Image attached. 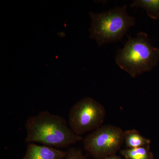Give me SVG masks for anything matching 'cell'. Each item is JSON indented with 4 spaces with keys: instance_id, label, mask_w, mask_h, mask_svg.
<instances>
[{
    "instance_id": "10",
    "label": "cell",
    "mask_w": 159,
    "mask_h": 159,
    "mask_svg": "<svg viewBox=\"0 0 159 159\" xmlns=\"http://www.w3.org/2000/svg\"><path fill=\"white\" fill-rule=\"evenodd\" d=\"M64 159H84L81 151L71 148L67 152Z\"/></svg>"
},
{
    "instance_id": "3",
    "label": "cell",
    "mask_w": 159,
    "mask_h": 159,
    "mask_svg": "<svg viewBox=\"0 0 159 159\" xmlns=\"http://www.w3.org/2000/svg\"><path fill=\"white\" fill-rule=\"evenodd\" d=\"M127 6L117 7L102 13L90 12V38L101 46L121 40L136 20L127 13Z\"/></svg>"
},
{
    "instance_id": "7",
    "label": "cell",
    "mask_w": 159,
    "mask_h": 159,
    "mask_svg": "<svg viewBox=\"0 0 159 159\" xmlns=\"http://www.w3.org/2000/svg\"><path fill=\"white\" fill-rule=\"evenodd\" d=\"M124 142L128 148H138L150 145V140L142 136L138 131L131 129L124 133Z\"/></svg>"
},
{
    "instance_id": "8",
    "label": "cell",
    "mask_w": 159,
    "mask_h": 159,
    "mask_svg": "<svg viewBox=\"0 0 159 159\" xmlns=\"http://www.w3.org/2000/svg\"><path fill=\"white\" fill-rule=\"evenodd\" d=\"M131 6L142 8L145 9L149 17L159 20V0H135Z\"/></svg>"
},
{
    "instance_id": "2",
    "label": "cell",
    "mask_w": 159,
    "mask_h": 159,
    "mask_svg": "<svg viewBox=\"0 0 159 159\" xmlns=\"http://www.w3.org/2000/svg\"><path fill=\"white\" fill-rule=\"evenodd\" d=\"M159 61V49L152 45L148 34L143 32L136 37L129 36L116 59L117 65L133 78L151 70Z\"/></svg>"
},
{
    "instance_id": "11",
    "label": "cell",
    "mask_w": 159,
    "mask_h": 159,
    "mask_svg": "<svg viewBox=\"0 0 159 159\" xmlns=\"http://www.w3.org/2000/svg\"><path fill=\"white\" fill-rule=\"evenodd\" d=\"M102 159H121L119 157L115 156H108L106 157L103 158Z\"/></svg>"
},
{
    "instance_id": "5",
    "label": "cell",
    "mask_w": 159,
    "mask_h": 159,
    "mask_svg": "<svg viewBox=\"0 0 159 159\" xmlns=\"http://www.w3.org/2000/svg\"><path fill=\"white\" fill-rule=\"evenodd\" d=\"M124 133L122 129L115 125H101L84 139V146L96 157L113 155L124 142Z\"/></svg>"
},
{
    "instance_id": "9",
    "label": "cell",
    "mask_w": 159,
    "mask_h": 159,
    "mask_svg": "<svg viewBox=\"0 0 159 159\" xmlns=\"http://www.w3.org/2000/svg\"><path fill=\"white\" fill-rule=\"evenodd\" d=\"M149 148L150 145L127 148L122 150V154L127 159H152V154Z\"/></svg>"
},
{
    "instance_id": "1",
    "label": "cell",
    "mask_w": 159,
    "mask_h": 159,
    "mask_svg": "<svg viewBox=\"0 0 159 159\" xmlns=\"http://www.w3.org/2000/svg\"><path fill=\"white\" fill-rule=\"evenodd\" d=\"M26 143H39L56 148H65L82 140L63 117L48 111L40 112L26 120Z\"/></svg>"
},
{
    "instance_id": "6",
    "label": "cell",
    "mask_w": 159,
    "mask_h": 159,
    "mask_svg": "<svg viewBox=\"0 0 159 159\" xmlns=\"http://www.w3.org/2000/svg\"><path fill=\"white\" fill-rule=\"evenodd\" d=\"M67 152L44 145L29 143L22 159H64Z\"/></svg>"
},
{
    "instance_id": "4",
    "label": "cell",
    "mask_w": 159,
    "mask_h": 159,
    "mask_svg": "<svg viewBox=\"0 0 159 159\" xmlns=\"http://www.w3.org/2000/svg\"><path fill=\"white\" fill-rule=\"evenodd\" d=\"M106 113L105 107L100 102L91 97H85L71 107L68 122L72 130L80 136L101 126Z\"/></svg>"
}]
</instances>
